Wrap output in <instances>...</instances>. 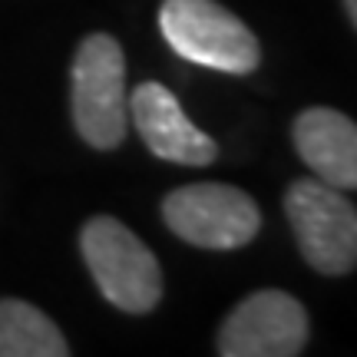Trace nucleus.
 <instances>
[{
  "instance_id": "2",
  "label": "nucleus",
  "mask_w": 357,
  "mask_h": 357,
  "mask_svg": "<svg viewBox=\"0 0 357 357\" xmlns=\"http://www.w3.org/2000/svg\"><path fill=\"white\" fill-rule=\"evenodd\" d=\"M79 252L96 288L126 314H149L162 301L159 258L113 215H93L79 231Z\"/></svg>"
},
{
  "instance_id": "3",
  "label": "nucleus",
  "mask_w": 357,
  "mask_h": 357,
  "mask_svg": "<svg viewBox=\"0 0 357 357\" xmlns=\"http://www.w3.org/2000/svg\"><path fill=\"white\" fill-rule=\"evenodd\" d=\"M159 30L172 50L189 63L231 77H248L261 63V43L218 0H162Z\"/></svg>"
},
{
  "instance_id": "4",
  "label": "nucleus",
  "mask_w": 357,
  "mask_h": 357,
  "mask_svg": "<svg viewBox=\"0 0 357 357\" xmlns=\"http://www.w3.org/2000/svg\"><path fill=\"white\" fill-rule=\"evenodd\" d=\"M284 215L298 252L318 275H351L357 268V208L321 178H298L284 192Z\"/></svg>"
},
{
  "instance_id": "8",
  "label": "nucleus",
  "mask_w": 357,
  "mask_h": 357,
  "mask_svg": "<svg viewBox=\"0 0 357 357\" xmlns=\"http://www.w3.org/2000/svg\"><path fill=\"white\" fill-rule=\"evenodd\" d=\"M291 139L314 178L341 192L357 189V123L331 106H307L294 116Z\"/></svg>"
},
{
  "instance_id": "9",
  "label": "nucleus",
  "mask_w": 357,
  "mask_h": 357,
  "mask_svg": "<svg viewBox=\"0 0 357 357\" xmlns=\"http://www.w3.org/2000/svg\"><path fill=\"white\" fill-rule=\"evenodd\" d=\"M70 344L40 307L0 298V357H66Z\"/></svg>"
},
{
  "instance_id": "6",
  "label": "nucleus",
  "mask_w": 357,
  "mask_h": 357,
  "mask_svg": "<svg viewBox=\"0 0 357 357\" xmlns=\"http://www.w3.org/2000/svg\"><path fill=\"white\" fill-rule=\"evenodd\" d=\"M307 311L288 291L261 288L231 307L215 337L222 357H298L307 347Z\"/></svg>"
},
{
  "instance_id": "5",
  "label": "nucleus",
  "mask_w": 357,
  "mask_h": 357,
  "mask_svg": "<svg viewBox=\"0 0 357 357\" xmlns=\"http://www.w3.org/2000/svg\"><path fill=\"white\" fill-rule=\"evenodd\" d=\"M162 218L176 238L212 252L245 248L261 229L258 202L229 182L178 185L162 199Z\"/></svg>"
},
{
  "instance_id": "7",
  "label": "nucleus",
  "mask_w": 357,
  "mask_h": 357,
  "mask_svg": "<svg viewBox=\"0 0 357 357\" xmlns=\"http://www.w3.org/2000/svg\"><path fill=\"white\" fill-rule=\"evenodd\" d=\"M129 119L142 136L146 149L155 159H166L176 166H212L218 159L215 139H208L202 129L182 113L172 89L146 79L129 96Z\"/></svg>"
},
{
  "instance_id": "10",
  "label": "nucleus",
  "mask_w": 357,
  "mask_h": 357,
  "mask_svg": "<svg viewBox=\"0 0 357 357\" xmlns=\"http://www.w3.org/2000/svg\"><path fill=\"white\" fill-rule=\"evenodd\" d=\"M344 10H347V17H351V24L357 26V0H344Z\"/></svg>"
},
{
  "instance_id": "1",
  "label": "nucleus",
  "mask_w": 357,
  "mask_h": 357,
  "mask_svg": "<svg viewBox=\"0 0 357 357\" xmlns=\"http://www.w3.org/2000/svg\"><path fill=\"white\" fill-rule=\"evenodd\" d=\"M70 109L83 142L116 149L129 129L126 56L109 33H89L77 47L70 70Z\"/></svg>"
}]
</instances>
